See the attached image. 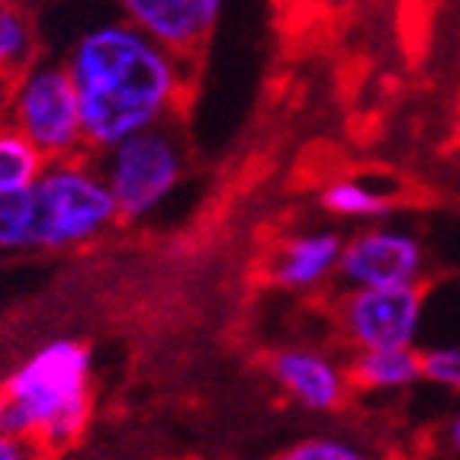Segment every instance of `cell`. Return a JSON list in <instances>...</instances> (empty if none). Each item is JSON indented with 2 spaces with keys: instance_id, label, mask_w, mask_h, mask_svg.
<instances>
[{
  "instance_id": "1",
  "label": "cell",
  "mask_w": 460,
  "mask_h": 460,
  "mask_svg": "<svg viewBox=\"0 0 460 460\" xmlns=\"http://www.w3.org/2000/svg\"><path fill=\"white\" fill-rule=\"evenodd\" d=\"M65 65L75 77L91 155L181 113L187 87L184 58L158 46L129 20L81 32Z\"/></svg>"
},
{
  "instance_id": "2",
  "label": "cell",
  "mask_w": 460,
  "mask_h": 460,
  "mask_svg": "<svg viewBox=\"0 0 460 460\" xmlns=\"http://www.w3.org/2000/svg\"><path fill=\"white\" fill-rule=\"evenodd\" d=\"M7 431L36 454H65L84 438L93 412V358L77 338H55L4 380Z\"/></svg>"
},
{
  "instance_id": "3",
  "label": "cell",
  "mask_w": 460,
  "mask_h": 460,
  "mask_svg": "<svg viewBox=\"0 0 460 460\" xmlns=\"http://www.w3.org/2000/svg\"><path fill=\"white\" fill-rule=\"evenodd\" d=\"M36 252H75L93 245L116 223V199L91 152L55 158L36 177Z\"/></svg>"
},
{
  "instance_id": "4",
  "label": "cell",
  "mask_w": 460,
  "mask_h": 460,
  "mask_svg": "<svg viewBox=\"0 0 460 460\" xmlns=\"http://www.w3.org/2000/svg\"><path fill=\"white\" fill-rule=\"evenodd\" d=\"M93 158L107 177L119 223H142L158 213L164 199L184 181L187 152L177 129V113L119 138L116 146L103 148Z\"/></svg>"
},
{
  "instance_id": "5",
  "label": "cell",
  "mask_w": 460,
  "mask_h": 460,
  "mask_svg": "<svg viewBox=\"0 0 460 460\" xmlns=\"http://www.w3.org/2000/svg\"><path fill=\"white\" fill-rule=\"evenodd\" d=\"M0 116L23 132L49 162L87 152L75 77L58 58L39 55L7 81Z\"/></svg>"
},
{
  "instance_id": "6",
  "label": "cell",
  "mask_w": 460,
  "mask_h": 460,
  "mask_svg": "<svg viewBox=\"0 0 460 460\" xmlns=\"http://www.w3.org/2000/svg\"><path fill=\"white\" fill-rule=\"evenodd\" d=\"M422 306V284L345 287L335 319L351 348H415Z\"/></svg>"
},
{
  "instance_id": "7",
  "label": "cell",
  "mask_w": 460,
  "mask_h": 460,
  "mask_svg": "<svg viewBox=\"0 0 460 460\" xmlns=\"http://www.w3.org/2000/svg\"><path fill=\"white\" fill-rule=\"evenodd\" d=\"M422 270L425 248L415 232L374 226L345 238L335 280L341 287H399L422 284Z\"/></svg>"
},
{
  "instance_id": "8",
  "label": "cell",
  "mask_w": 460,
  "mask_h": 460,
  "mask_svg": "<svg viewBox=\"0 0 460 460\" xmlns=\"http://www.w3.org/2000/svg\"><path fill=\"white\" fill-rule=\"evenodd\" d=\"M270 374L277 386L313 412H332L345 402L348 390V370L345 364L332 361L329 354L313 351V348H284L270 358Z\"/></svg>"
},
{
  "instance_id": "9",
  "label": "cell",
  "mask_w": 460,
  "mask_h": 460,
  "mask_svg": "<svg viewBox=\"0 0 460 460\" xmlns=\"http://www.w3.org/2000/svg\"><path fill=\"white\" fill-rule=\"evenodd\" d=\"M123 20L181 58L199 55L209 30L197 0H116Z\"/></svg>"
},
{
  "instance_id": "10",
  "label": "cell",
  "mask_w": 460,
  "mask_h": 460,
  "mask_svg": "<svg viewBox=\"0 0 460 460\" xmlns=\"http://www.w3.org/2000/svg\"><path fill=\"white\" fill-rule=\"evenodd\" d=\"M341 245L345 238L335 229H309L290 235L274 258V280L293 293L319 290L335 277Z\"/></svg>"
},
{
  "instance_id": "11",
  "label": "cell",
  "mask_w": 460,
  "mask_h": 460,
  "mask_svg": "<svg viewBox=\"0 0 460 460\" xmlns=\"http://www.w3.org/2000/svg\"><path fill=\"white\" fill-rule=\"evenodd\" d=\"M345 370L351 390H406L415 380H422V354L415 348H354Z\"/></svg>"
},
{
  "instance_id": "12",
  "label": "cell",
  "mask_w": 460,
  "mask_h": 460,
  "mask_svg": "<svg viewBox=\"0 0 460 460\" xmlns=\"http://www.w3.org/2000/svg\"><path fill=\"white\" fill-rule=\"evenodd\" d=\"M32 58H39V36L30 10L20 0H0V84L7 87Z\"/></svg>"
},
{
  "instance_id": "13",
  "label": "cell",
  "mask_w": 460,
  "mask_h": 460,
  "mask_svg": "<svg viewBox=\"0 0 460 460\" xmlns=\"http://www.w3.org/2000/svg\"><path fill=\"white\" fill-rule=\"evenodd\" d=\"M46 164H49L46 155L39 152L10 119L0 116V190L32 187Z\"/></svg>"
},
{
  "instance_id": "14",
  "label": "cell",
  "mask_w": 460,
  "mask_h": 460,
  "mask_svg": "<svg viewBox=\"0 0 460 460\" xmlns=\"http://www.w3.org/2000/svg\"><path fill=\"white\" fill-rule=\"evenodd\" d=\"M36 252V207L32 190H0V258Z\"/></svg>"
},
{
  "instance_id": "15",
  "label": "cell",
  "mask_w": 460,
  "mask_h": 460,
  "mask_svg": "<svg viewBox=\"0 0 460 460\" xmlns=\"http://www.w3.org/2000/svg\"><path fill=\"white\" fill-rule=\"evenodd\" d=\"M323 207L345 219H376L390 209V199L364 181H332L323 190Z\"/></svg>"
},
{
  "instance_id": "16",
  "label": "cell",
  "mask_w": 460,
  "mask_h": 460,
  "mask_svg": "<svg viewBox=\"0 0 460 460\" xmlns=\"http://www.w3.org/2000/svg\"><path fill=\"white\" fill-rule=\"evenodd\" d=\"M284 457H290V460H361V451L351 447V441H345V438L315 435V438L296 441Z\"/></svg>"
},
{
  "instance_id": "17",
  "label": "cell",
  "mask_w": 460,
  "mask_h": 460,
  "mask_svg": "<svg viewBox=\"0 0 460 460\" xmlns=\"http://www.w3.org/2000/svg\"><path fill=\"white\" fill-rule=\"evenodd\" d=\"M422 380L460 393V348H431V351H425Z\"/></svg>"
},
{
  "instance_id": "18",
  "label": "cell",
  "mask_w": 460,
  "mask_h": 460,
  "mask_svg": "<svg viewBox=\"0 0 460 460\" xmlns=\"http://www.w3.org/2000/svg\"><path fill=\"white\" fill-rule=\"evenodd\" d=\"M23 457H36L32 441H26V438L16 435V431H4V435H0V460H23Z\"/></svg>"
},
{
  "instance_id": "19",
  "label": "cell",
  "mask_w": 460,
  "mask_h": 460,
  "mask_svg": "<svg viewBox=\"0 0 460 460\" xmlns=\"http://www.w3.org/2000/svg\"><path fill=\"white\" fill-rule=\"evenodd\" d=\"M197 4H199V13H203L207 30H213L216 20H219V13H223V0H197Z\"/></svg>"
},
{
  "instance_id": "20",
  "label": "cell",
  "mask_w": 460,
  "mask_h": 460,
  "mask_svg": "<svg viewBox=\"0 0 460 460\" xmlns=\"http://www.w3.org/2000/svg\"><path fill=\"white\" fill-rule=\"evenodd\" d=\"M445 441H447V447H451V451H457V454H460V412L454 415L451 422H447V429H445Z\"/></svg>"
},
{
  "instance_id": "21",
  "label": "cell",
  "mask_w": 460,
  "mask_h": 460,
  "mask_svg": "<svg viewBox=\"0 0 460 460\" xmlns=\"http://www.w3.org/2000/svg\"><path fill=\"white\" fill-rule=\"evenodd\" d=\"M7 431V396H4V390H0V435Z\"/></svg>"
},
{
  "instance_id": "22",
  "label": "cell",
  "mask_w": 460,
  "mask_h": 460,
  "mask_svg": "<svg viewBox=\"0 0 460 460\" xmlns=\"http://www.w3.org/2000/svg\"><path fill=\"white\" fill-rule=\"evenodd\" d=\"M0 103H4V84H0Z\"/></svg>"
}]
</instances>
